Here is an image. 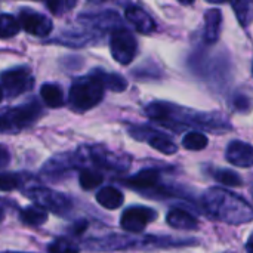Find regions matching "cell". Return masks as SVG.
I'll use <instances>...</instances> for the list:
<instances>
[{
  "mask_svg": "<svg viewBox=\"0 0 253 253\" xmlns=\"http://www.w3.org/2000/svg\"><path fill=\"white\" fill-rule=\"evenodd\" d=\"M203 203L212 216L228 224H245L253 219L251 205L233 193L224 191L221 188L209 190L203 197Z\"/></svg>",
  "mask_w": 253,
  "mask_h": 253,
  "instance_id": "cell-1",
  "label": "cell"
},
{
  "mask_svg": "<svg viewBox=\"0 0 253 253\" xmlns=\"http://www.w3.org/2000/svg\"><path fill=\"white\" fill-rule=\"evenodd\" d=\"M105 86L93 71L86 77L77 79L70 87V105L79 113H84L98 105L104 96Z\"/></svg>",
  "mask_w": 253,
  "mask_h": 253,
  "instance_id": "cell-2",
  "label": "cell"
},
{
  "mask_svg": "<svg viewBox=\"0 0 253 253\" xmlns=\"http://www.w3.org/2000/svg\"><path fill=\"white\" fill-rule=\"evenodd\" d=\"M40 105L30 102L15 108H6L1 113V132H19L33 125L40 116Z\"/></svg>",
  "mask_w": 253,
  "mask_h": 253,
  "instance_id": "cell-3",
  "label": "cell"
},
{
  "mask_svg": "<svg viewBox=\"0 0 253 253\" xmlns=\"http://www.w3.org/2000/svg\"><path fill=\"white\" fill-rule=\"evenodd\" d=\"M110 50L113 58L119 64L122 65L130 64L138 50V43L135 36L129 30L116 28L110 39Z\"/></svg>",
  "mask_w": 253,
  "mask_h": 253,
  "instance_id": "cell-4",
  "label": "cell"
},
{
  "mask_svg": "<svg viewBox=\"0 0 253 253\" xmlns=\"http://www.w3.org/2000/svg\"><path fill=\"white\" fill-rule=\"evenodd\" d=\"M34 83L31 71L27 67H16L1 74L3 98H15L30 90Z\"/></svg>",
  "mask_w": 253,
  "mask_h": 253,
  "instance_id": "cell-5",
  "label": "cell"
},
{
  "mask_svg": "<svg viewBox=\"0 0 253 253\" xmlns=\"http://www.w3.org/2000/svg\"><path fill=\"white\" fill-rule=\"evenodd\" d=\"M156 211L144 206H133L122 213L120 225L127 233H142L145 227L156 219Z\"/></svg>",
  "mask_w": 253,
  "mask_h": 253,
  "instance_id": "cell-6",
  "label": "cell"
},
{
  "mask_svg": "<svg viewBox=\"0 0 253 253\" xmlns=\"http://www.w3.org/2000/svg\"><path fill=\"white\" fill-rule=\"evenodd\" d=\"M27 197L33 199L37 205L43 206L44 209H49V211H52L55 213H61V215H64L71 208V203L65 196L55 193L52 190H47V188L30 190V191H27Z\"/></svg>",
  "mask_w": 253,
  "mask_h": 253,
  "instance_id": "cell-7",
  "label": "cell"
},
{
  "mask_svg": "<svg viewBox=\"0 0 253 253\" xmlns=\"http://www.w3.org/2000/svg\"><path fill=\"white\" fill-rule=\"evenodd\" d=\"M18 21L21 27L24 28V31L37 37H46L52 31V21L47 16L39 12H34L31 9L21 10Z\"/></svg>",
  "mask_w": 253,
  "mask_h": 253,
  "instance_id": "cell-8",
  "label": "cell"
},
{
  "mask_svg": "<svg viewBox=\"0 0 253 253\" xmlns=\"http://www.w3.org/2000/svg\"><path fill=\"white\" fill-rule=\"evenodd\" d=\"M225 157L237 168H251L253 165V147L243 141H233L227 147Z\"/></svg>",
  "mask_w": 253,
  "mask_h": 253,
  "instance_id": "cell-9",
  "label": "cell"
},
{
  "mask_svg": "<svg viewBox=\"0 0 253 253\" xmlns=\"http://www.w3.org/2000/svg\"><path fill=\"white\" fill-rule=\"evenodd\" d=\"M123 184H126L127 187L141 190V191L154 190V191L166 193V190H159L160 172L156 170V169H145V170H141V172H138L136 175L123 179Z\"/></svg>",
  "mask_w": 253,
  "mask_h": 253,
  "instance_id": "cell-10",
  "label": "cell"
},
{
  "mask_svg": "<svg viewBox=\"0 0 253 253\" xmlns=\"http://www.w3.org/2000/svg\"><path fill=\"white\" fill-rule=\"evenodd\" d=\"M126 19L130 22V25L138 30L139 33H151L156 28V21L141 7L138 6H129L126 9Z\"/></svg>",
  "mask_w": 253,
  "mask_h": 253,
  "instance_id": "cell-11",
  "label": "cell"
},
{
  "mask_svg": "<svg viewBox=\"0 0 253 253\" xmlns=\"http://www.w3.org/2000/svg\"><path fill=\"white\" fill-rule=\"evenodd\" d=\"M222 13L219 9H209L205 13V40L208 43H215L221 34Z\"/></svg>",
  "mask_w": 253,
  "mask_h": 253,
  "instance_id": "cell-12",
  "label": "cell"
},
{
  "mask_svg": "<svg viewBox=\"0 0 253 253\" xmlns=\"http://www.w3.org/2000/svg\"><path fill=\"white\" fill-rule=\"evenodd\" d=\"M89 151H90L92 162L96 163L98 166H102L107 169H116V170H123V169H127L129 166V162L122 163V160L116 154H111L110 151H105L102 148H92Z\"/></svg>",
  "mask_w": 253,
  "mask_h": 253,
  "instance_id": "cell-13",
  "label": "cell"
},
{
  "mask_svg": "<svg viewBox=\"0 0 253 253\" xmlns=\"http://www.w3.org/2000/svg\"><path fill=\"white\" fill-rule=\"evenodd\" d=\"M166 221L172 228L176 230H196L199 225L197 219L184 209H172L168 213Z\"/></svg>",
  "mask_w": 253,
  "mask_h": 253,
  "instance_id": "cell-14",
  "label": "cell"
},
{
  "mask_svg": "<svg viewBox=\"0 0 253 253\" xmlns=\"http://www.w3.org/2000/svg\"><path fill=\"white\" fill-rule=\"evenodd\" d=\"M96 202L99 206L110 209V211H114L123 205L125 197H123L122 191L117 190L116 187H104L96 193Z\"/></svg>",
  "mask_w": 253,
  "mask_h": 253,
  "instance_id": "cell-15",
  "label": "cell"
},
{
  "mask_svg": "<svg viewBox=\"0 0 253 253\" xmlns=\"http://www.w3.org/2000/svg\"><path fill=\"white\" fill-rule=\"evenodd\" d=\"M40 96L44 104L50 108H59L64 105V93L61 86L55 83H44L40 87Z\"/></svg>",
  "mask_w": 253,
  "mask_h": 253,
  "instance_id": "cell-16",
  "label": "cell"
},
{
  "mask_svg": "<svg viewBox=\"0 0 253 253\" xmlns=\"http://www.w3.org/2000/svg\"><path fill=\"white\" fill-rule=\"evenodd\" d=\"M21 219L22 222H25L27 225H31V227H40L43 225L46 221H47V209H44L43 206L40 205H33V206H28L25 208L22 212H21Z\"/></svg>",
  "mask_w": 253,
  "mask_h": 253,
  "instance_id": "cell-17",
  "label": "cell"
},
{
  "mask_svg": "<svg viewBox=\"0 0 253 253\" xmlns=\"http://www.w3.org/2000/svg\"><path fill=\"white\" fill-rule=\"evenodd\" d=\"M154 150L160 151L162 154H175L178 147L175 145V142L172 139H169L168 136L157 133V132H150L147 138H144Z\"/></svg>",
  "mask_w": 253,
  "mask_h": 253,
  "instance_id": "cell-18",
  "label": "cell"
},
{
  "mask_svg": "<svg viewBox=\"0 0 253 253\" xmlns=\"http://www.w3.org/2000/svg\"><path fill=\"white\" fill-rule=\"evenodd\" d=\"M80 21H84L98 28H110V27H114L116 24H120L116 12H104V13H98V15H90V16L80 15Z\"/></svg>",
  "mask_w": 253,
  "mask_h": 253,
  "instance_id": "cell-19",
  "label": "cell"
},
{
  "mask_svg": "<svg viewBox=\"0 0 253 253\" xmlns=\"http://www.w3.org/2000/svg\"><path fill=\"white\" fill-rule=\"evenodd\" d=\"M243 27L253 22V0H228Z\"/></svg>",
  "mask_w": 253,
  "mask_h": 253,
  "instance_id": "cell-20",
  "label": "cell"
},
{
  "mask_svg": "<svg viewBox=\"0 0 253 253\" xmlns=\"http://www.w3.org/2000/svg\"><path fill=\"white\" fill-rule=\"evenodd\" d=\"M95 73L99 76V79L102 80L104 86L113 92H123L127 87V82L125 77H122L120 74H107L101 70H95Z\"/></svg>",
  "mask_w": 253,
  "mask_h": 253,
  "instance_id": "cell-21",
  "label": "cell"
},
{
  "mask_svg": "<svg viewBox=\"0 0 253 253\" xmlns=\"http://www.w3.org/2000/svg\"><path fill=\"white\" fill-rule=\"evenodd\" d=\"M79 181H80V187L83 190H93L96 187H99L104 181V176L101 172L98 170H90V169H84L80 172L79 175Z\"/></svg>",
  "mask_w": 253,
  "mask_h": 253,
  "instance_id": "cell-22",
  "label": "cell"
},
{
  "mask_svg": "<svg viewBox=\"0 0 253 253\" xmlns=\"http://www.w3.org/2000/svg\"><path fill=\"white\" fill-rule=\"evenodd\" d=\"M208 142H209L208 136L203 135L202 132H188L182 138V145L191 151H200V150L206 148Z\"/></svg>",
  "mask_w": 253,
  "mask_h": 253,
  "instance_id": "cell-23",
  "label": "cell"
},
{
  "mask_svg": "<svg viewBox=\"0 0 253 253\" xmlns=\"http://www.w3.org/2000/svg\"><path fill=\"white\" fill-rule=\"evenodd\" d=\"M21 28L22 27H21L19 21H16L13 16H10L7 13H3L1 15V33H0V36H1L3 40L4 39H9L12 36H16Z\"/></svg>",
  "mask_w": 253,
  "mask_h": 253,
  "instance_id": "cell-24",
  "label": "cell"
},
{
  "mask_svg": "<svg viewBox=\"0 0 253 253\" xmlns=\"http://www.w3.org/2000/svg\"><path fill=\"white\" fill-rule=\"evenodd\" d=\"M212 176L222 185H228V187H240L243 182H242V178L240 175H237L236 172L233 170H216V172H212Z\"/></svg>",
  "mask_w": 253,
  "mask_h": 253,
  "instance_id": "cell-25",
  "label": "cell"
},
{
  "mask_svg": "<svg viewBox=\"0 0 253 253\" xmlns=\"http://www.w3.org/2000/svg\"><path fill=\"white\" fill-rule=\"evenodd\" d=\"M46 7L50 10V13L53 15H62L65 12H68L70 9H73L74 3L77 0H42Z\"/></svg>",
  "mask_w": 253,
  "mask_h": 253,
  "instance_id": "cell-26",
  "label": "cell"
},
{
  "mask_svg": "<svg viewBox=\"0 0 253 253\" xmlns=\"http://www.w3.org/2000/svg\"><path fill=\"white\" fill-rule=\"evenodd\" d=\"M47 251L49 252L55 253H62V252H79V248L74 246L71 242L68 240H64V239H59V240H55L52 245L47 246Z\"/></svg>",
  "mask_w": 253,
  "mask_h": 253,
  "instance_id": "cell-27",
  "label": "cell"
},
{
  "mask_svg": "<svg viewBox=\"0 0 253 253\" xmlns=\"http://www.w3.org/2000/svg\"><path fill=\"white\" fill-rule=\"evenodd\" d=\"M21 184V179L18 175H12V173H3L1 178H0V188L1 191H10V190H15L18 188Z\"/></svg>",
  "mask_w": 253,
  "mask_h": 253,
  "instance_id": "cell-28",
  "label": "cell"
},
{
  "mask_svg": "<svg viewBox=\"0 0 253 253\" xmlns=\"http://www.w3.org/2000/svg\"><path fill=\"white\" fill-rule=\"evenodd\" d=\"M234 107L237 110H248L251 105H249V98L245 96V95H236L234 96Z\"/></svg>",
  "mask_w": 253,
  "mask_h": 253,
  "instance_id": "cell-29",
  "label": "cell"
},
{
  "mask_svg": "<svg viewBox=\"0 0 253 253\" xmlns=\"http://www.w3.org/2000/svg\"><path fill=\"white\" fill-rule=\"evenodd\" d=\"M87 228V221H84V219H80L79 222H76L73 227H71V233L73 234H76V236H80V234H83L84 233V230Z\"/></svg>",
  "mask_w": 253,
  "mask_h": 253,
  "instance_id": "cell-30",
  "label": "cell"
},
{
  "mask_svg": "<svg viewBox=\"0 0 253 253\" xmlns=\"http://www.w3.org/2000/svg\"><path fill=\"white\" fill-rule=\"evenodd\" d=\"M7 150L4 147H1V168H4L7 165Z\"/></svg>",
  "mask_w": 253,
  "mask_h": 253,
  "instance_id": "cell-31",
  "label": "cell"
},
{
  "mask_svg": "<svg viewBox=\"0 0 253 253\" xmlns=\"http://www.w3.org/2000/svg\"><path fill=\"white\" fill-rule=\"evenodd\" d=\"M246 249H248L249 252H253V234L249 237V240H248V243H246Z\"/></svg>",
  "mask_w": 253,
  "mask_h": 253,
  "instance_id": "cell-32",
  "label": "cell"
},
{
  "mask_svg": "<svg viewBox=\"0 0 253 253\" xmlns=\"http://www.w3.org/2000/svg\"><path fill=\"white\" fill-rule=\"evenodd\" d=\"M179 3H182V4H191V3H194L196 0H178Z\"/></svg>",
  "mask_w": 253,
  "mask_h": 253,
  "instance_id": "cell-33",
  "label": "cell"
},
{
  "mask_svg": "<svg viewBox=\"0 0 253 253\" xmlns=\"http://www.w3.org/2000/svg\"><path fill=\"white\" fill-rule=\"evenodd\" d=\"M211 3H222V1H227V0H208Z\"/></svg>",
  "mask_w": 253,
  "mask_h": 253,
  "instance_id": "cell-34",
  "label": "cell"
},
{
  "mask_svg": "<svg viewBox=\"0 0 253 253\" xmlns=\"http://www.w3.org/2000/svg\"><path fill=\"white\" fill-rule=\"evenodd\" d=\"M252 73H253V65H252Z\"/></svg>",
  "mask_w": 253,
  "mask_h": 253,
  "instance_id": "cell-35",
  "label": "cell"
}]
</instances>
